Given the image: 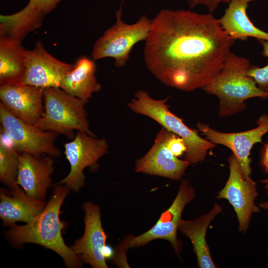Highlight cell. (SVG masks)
Masks as SVG:
<instances>
[{"label":"cell","mask_w":268,"mask_h":268,"mask_svg":"<svg viewBox=\"0 0 268 268\" xmlns=\"http://www.w3.org/2000/svg\"><path fill=\"white\" fill-rule=\"evenodd\" d=\"M54 165V157L51 156L20 153L16 184L20 186L28 196L44 201L48 189L52 186Z\"/></svg>","instance_id":"2e32d148"},{"label":"cell","mask_w":268,"mask_h":268,"mask_svg":"<svg viewBox=\"0 0 268 268\" xmlns=\"http://www.w3.org/2000/svg\"><path fill=\"white\" fill-rule=\"evenodd\" d=\"M85 103L60 87L44 88V113L37 125L44 131L65 135L69 139L80 131L96 136L89 128Z\"/></svg>","instance_id":"5b68a950"},{"label":"cell","mask_w":268,"mask_h":268,"mask_svg":"<svg viewBox=\"0 0 268 268\" xmlns=\"http://www.w3.org/2000/svg\"><path fill=\"white\" fill-rule=\"evenodd\" d=\"M103 253L105 259H109L113 257L115 252L113 249L110 246L106 245L103 249Z\"/></svg>","instance_id":"f546056e"},{"label":"cell","mask_w":268,"mask_h":268,"mask_svg":"<svg viewBox=\"0 0 268 268\" xmlns=\"http://www.w3.org/2000/svg\"><path fill=\"white\" fill-rule=\"evenodd\" d=\"M95 71L94 60L87 57H80L63 77L60 87L87 103L93 93L100 91L102 87L96 79Z\"/></svg>","instance_id":"d6986e66"},{"label":"cell","mask_w":268,"mask_h":268,"mask_svg":"<svg viewBox=\"0 0 268 268\" xmlns=\"http://www.w3.org/2000/svg\"><path fill=\"white\" fill-rule=\"evenodd\" d=\"M257 40L263 47L261 54L268 58V41L260 39ZM247 75L255 81L261 89L266 90L268 88V64L262 67L251 65L247 71Z\"/></svg>","instance_id":"cb8c5ba5"},{"label":"cell","mask_w":268,"mask_h":268,"mask_svg":"<svg viewBox=\"0 0 268 268\" xmlns=\"http://www.w3.org/2000/svg\"></svg>","instance_id":"1f68e13d"},{"label":"cell","mask_w":268,"mask_h":268,"mask_svg":"<svg viewBox=\"0 0 268 268\" xmlns=\"http://www.w3.org/2000/svg\"><path fill=\"white\" fill-rule=\"evenodd\" d=\"M168 149L173 154L178 157L185 154L187 150V146L183 138L172 133L167 143Z\"/></svg>","instance_id":"d4e9b609"},{"label":"cell","mask_w":268,"mask_h":268,"mask_svg":"<svg viewBox=\"0 0 268 268\" xmlns=\"http://www.w3.org/2000/svg\"><path fill=\"white\" fill-rule=\"evenodd\" d=\"M27 52L21 42L0 37V86L22 83Z\"/></svg>","instance_id":"44dd1931"},{"label":"cell","mask_w":268,"mask_h":268,"mask_svg":"<svg viewBox=\"0 0 268 268\" xmlns=\"http://www.w3.org/2000/svg\"><path fill=\"white\" fill-rule=\"evenodd\" d=\"M256 0H231L218 19L223 30L232 38L245 41L248 37L268 41V33L257 27L247 13L249 3Z\"/></svg>","instance_id":"ffe728a7"},{"label":"cell","mask_w":268,"mask_h":268,"mask_svg":"<svg viewBox=\"0 0 268 268\" xmlns=\"http://www.w3.org/2000/svg\"><path fill=\"white\" fill-rule=\"evenodd\" d=\"M20 153L12 145L4 141L0 135V181L10 189L15 185L17 179Z\"/></svg>","instance_id":"603a6c76"},{"label":"cell","mask_w":268,"mask_h":268,"mask_svg":"<svg viewBox=\"0 0 268 268\" xmlns=\"http://www.w3.org/2000/svg\"><path fill=\"white\" fill-rule=\"evenodd\" d=\"M46 14L29 2L19 11L0 15V37L22 43L28 34L40 28Z\"/></svg>","instance_id":"7402d4cb"},{"label":"cell","mask_w":268,"mask_h":268,"mask_svg":"<svg viewBox=\"0 0 268 268\" xmlns=\"http://www.w3.org/2000/svg\"><path fill=\"white\" fill-rule=\"evenodd\" d=\"M231 0H188V3L190 8H193L198 5H203L206 6L209 13L214 11L221 2L229 3Z\"/></svg>","instance_id":"4316f807"},{"label":"cell","mask_w":268,"mask_h":268,"mask_svg":"<svg viewBox=\"0 0 268 268\" xmlns=\"http://www.w3.org/2000/svg\"><path fill=\"white\" fill-rule=\"evenodd\" d=\"M265 91H268V88H267V89H266V90H265Z\"/></svg>","instance_id":"4dcf8cb0"},{"label":"cell","mask_w":268,"mask_h":268,"mask_svg":"<svg viewBox=\"0 0 268 268\" xmlns=\"http://www.w3.org/2000/svg\"><path fill=\"white\" fill-rule=\"evenodd\" d=\"M73 65L62 62L51 55L42 42L38 41L27 52V63L23 84L43 88L58 87Z\"/></svg>","instance_id":"5bb4252c"},{"label":"cell","mask_w":268,"mask_h":268,"mask_svg":"<svg viewBox=\"0 0 268 268\" xmlns=\"http://www.w3.org/2000/svg\"><path fill=\"white\" fill-rule=\"evenodd\" d=\"M82 207L85 213L84 233L70 248L83 263L93 268H108L103 253L107 237L102 226L100 207L88 201L84 202Z\"/></svg>","instance_id":"7c38bea8"},{"label":"cell","mask_w":268,"mask_h":268,"mask_svg":"<svg viewBox=\"0 0 268 268\" xmlns=\"http://www.w3.org/2000/svg\"><path fill=\"white\" fill-rule=\"evenodd\" d=\"M260 163L264 171L268 173V142L263 148Z\"/></svg>","instance_id":"83f0119b"},{"label":"cell","mask_w":268,"mask_h":268,"mask_svg":"<svg viewBox=\"0 0 268 268\" xmlns=\"http://www.w3.org/2000/svg\"><path fill=\"white\" fill-rule=\"evenodd\" d=\"M62 0H29L34 7L45 14L54 10Z\"/></svg>","instance_id":"484cf974"},{"label":"cell","mask_w":268,"mask_h":268,"mask_svg":"<svg viewBox=\"0 0 268 268\" xmlns=\"http://www.w3.org/2000/svg\"><path fill=\"white\" fill-rule=\"evenodd\" d=\"M0 102L13 115L36 126L44 113V88L27 84L0 86Z\"/></svg>","instance_id":"9a60e30c"},{"label":"cell","mask_w":268,"mask_h":268,"mask_svg":"<svg viewBox=\"0 0 268 268\" xmlns=\"http://www.w3.org/2000/svg\"><path fill=\"white\" fill-rule=\"evenodd\" d=\"M47 202L28 196L18 185L11 188L9 193L0 188V217L3 226L17 221H31L45 208Z\"/></svg>","instance_id":"e0dca14e"},{"label":"cell","mask_w":268,"mask_h":268,"mask_svg":"<svg viewBox=\"0 0 268 268\" xmlns=\"http://www.w3.org/2000/svg\"><path fill=\"white\" fill-rule=\"evenodd\" d=\"M116 21L107 29L93 45L91 57L94 61L106 58L115 59L118 67L126 66L135 45L147 38L152 20L143 15L134 23L128 24L122 19L121 6L116 11Z\"/></svg>","instance_id":"8992f818"},{"label":"cell","mask_w":268,"mask_h":268,"mask_svg":"<svg viewBox=\"0 0 268 268\" xmlns=\"http://www.w3.org/2000/svg\"><path fill=\"white\" fill-rule=\"evenodd\" d=\"M70 190L66 185L56 184L47 205L38 216L23 225L10 226L6 235L14 245L34 243L49 249L59 255L66 267H82L83 263L65 243L62 231L65 223L60 218L62 204Z\"/></svg>","instance_id":"7a4b0ae2"},{"label":"cell","mask_w":268,"mask_h":268,"mask_svg":"<svg viewBox=\"0 0 268 268\" xmlns=\"http://www.w3.org/2000/svg\"><path fill=\"white\" fill-rule=\"evenodd\" d=\"M261 182L265 185L264 187L267 191L268 196V178L262 180ZM259 207L265 210H268V201L260 202L259 203Z\"/></svg>","instance_id":"f1b7e54d"},{"label":"cell","mask_w":268,"mask_h":268,"mask_svg":"<svg viewBox=\"0 0 268 268\" xmlns=\"http://www.w3.org/2000/svg\"><path fill=\"white\" fill-rule=\"evenodd\" d=\"M168 99L169 97L155 99L145 90H140L135 93L128 106L134 112L151 118L183 138L187 148L184 159L190 164L203 161L208 151L214 148L216 144L201 137L196 130L190 129L182 119L172 113L167 104Z\"/></svg>","instance_id":"277c9868"},{"label":"cell","mask_w":268,"mask_h":268,"mask_svg":"<svg viewBox=\"0 0 268 268\" xmlns=\"http://www.w3.org/2000/svg\"><path fill=\"white\" fill-rule=\"evenodd\" d=\"M172 133L162 127L150 149L136 160V172L176 181L182 179L190 163L179 159L167 147V141Z\"/></svg>","instance_id":"4fadbf2b"},{"label":"cell","mask_w":268,"mask_h":268,"mask_svg":"<svg viewBox=\"0 0 268 268\" xmlns=\"http://www.w3.org/2000/svg\"><path fill=\"white\" fill-rule=\"evenodd\" d=\"M143 58L166 86L191 92L219 72L235 40L212 13L162 9L152 19Z\"/></svg>","instance_id":"6da1fadb"},{"label":"cell","mask_w":268,"mask_h":268,"mask_svg":"<svg viewBox=\"0 0 268 268\" xmlns=\"http://www.w3.org/2000/svg\"><path fill=\"white\" fill-rule=\"evenodd\" d=\"M64 147L70 171L59 183L77 192L85 184L84 169L87 167L93 171L97 169L98 160L108 152V144L105 138L77 131L74 138L64 144Z\"/></svg>","instance_id":"9c48e42d"},{"label":"cell","mask_w":268,"mask_h":268,"mask_svg":"<svg viewBox=\"0 0 268 268\" xmlns=\"http://www.w3.org/2000/svg\"><path fill=\"white\" fill-rule=\"evenodd\" d=\"M222 210L221 205L214 203L210 210L198 218L190 220L181 219L179 222L178 230L190 240L197 257L198 268H217L211 257L205 236L209 225Z\"/></svg>","instance_id":"ac0fdd59"},{"label":"cell","mask_w":268,"mask_h":268,"mask_svg":"<svg viewBox=\"0 0 268 268\" xmlns=\"http://www.w3.org/2000/svg\"><path fill=\"white\" fill-rule=\"evenodd\" d=\"M229 176L224 187L216 198L224 199L233 206L239 222V230L245 233L253 213L260 211L255 203L257 196V184L250 177L244 179L238 162L233 154L228 158Z\"/></svg>","instance_id":"8fae6325"},{"label":"cell","mask_w":268,"mask_h":268,"mask_svg":"<svg viewBox=\"0 0 268 268\" xmlns=\"http://www.w3.org/2000/svg\"><path fill=\"white\" fill-rule=\"evenodd\" d=\"M196 196V191L186 179H183L177 195L170 206L161 214L158 220L148 230L138 236L128 235L120 243L128 250L138 248L156 239L169 242L174 251L180 256L182 246L177 237V232L185 206Z\"/></svg>","instance_id":"52a82bcc"},{"label":"cell","mask_w":268,"mask_h":268,"mask_svg":"<svg viewBox=\"0 0 268 268\" xmlns=\"http://www.w3.org/2000/svg\"><path fill=\"white\" fill-rule=\"evenodd\" d=\"M0 122L12 146L20 153L38 156L45 154L54 158L61 156V151L55 144L58 134L43 131L26 123L13 115L1 102Z\"/></svg>","instance_id":"ba28073f"},{"label":"cell","mask_w":268,"mask_h":268,"mask_svg":"<svg viewBox=\"0 0 268 268\" xmlns=\"http://www.w3.org/2000/svg\"><path fill=\"white\" fill-rule=\"evenodd\" d=\"M250 61L231 52L219 72L201 89L219 99L218 115L230 116L247 108L245 101L252 98H268V92L260 88L247 75Z\"/></svg>","instance_id":"3957f363"},{"label":"cell","mask_w":268,"mask_h":268,"mask_svg":"<svg viewBox=\"0 0 268 268\" xmlns=\"http://www.w3.org/2000/svg\"><path fill=\"white\" fill-rule=\"evenodd\" d=\"M257 126L248 131L239 133H223L198 123L197 128L205 138L215 144L224 145L229 148L236 157L244 179L250 177L251 159L250 152L254 145L262 142V137L268 133V116L262 115L256 122Z\"/></svg>","instance_id":"30bf717a"}]
</instances>
